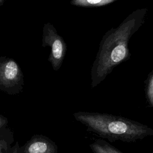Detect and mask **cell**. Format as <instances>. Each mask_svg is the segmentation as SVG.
Listing matches in <instances>:
<instances>
[{
    "label": "cell",
    "mask_w": 153,
    "mask_h": 153,
    "mask_svg": "<svg viewBox=\"0 0 153 153\" xmlns=\"http://www.w3.org/2000/svg\"><path fill=\"white\" fill-rule=\"evenodd\" d=\"M149 153H153V150H152V151H151V152H149Z\"/></svg>",
    "instance_id": "obj_12"
},
{
    "label": "cell",
    "mask_w": 153,
    "mask_h": 153,
    "mask_svg": "<svg viewBox=\"0 0 153 153\" xmlns=\"http://www.w3.org/2000/svg\"><path fill=\"white\" fill-rule=\"evenodd\" d=\"M8 123V119L0 114V130L4 127V126H5Z\"/></svg>",
    "instance_id": "obj_10"
},
{
    "label": "cell",
    "mask_w": 153,
    "mask_h": 153,
    "mask_svg": "<svg viewBox=\"0 0 153 153\" xmlns=\"http://www.w3.org/2000/svg\"><path fill=\"white\" fill-rule=\"evenodd\" d=\"M145 91L146 103L149 108L153 109V70L145 81Z\"/></svg>",
    "instance_id": "obj_8"
},
{
    "label": "cell",
    "mask_w": 153,
    "mask_h": 153,
    "mask_svg": "<svg viewBox=\"0 0 153 153\" xmlns=\"http://www.w3.org/2000/svg\"><path fill=\"white\" fill-rule=\"evenodd\" d=\"M75 120L101 137L113 142H135L153 136V129L139 122L107 113L79 111L74 114Z\"/></svg>",
    "instance_id": "obj_2"
},
{
    "label": "cell",
    "mask_w": 153,
    "mask_h": 153,
    "mask_svg": "<svg viewBox=\"0 0 153 153\" xmlns=\"http://www.w3.org/2000/svg\"><path fill=\"white\" fill-rule=\"evenodd\" d=\"M89 146L93 153H124L103 140H96Z\"/></svg>",
    "instance_id": "obj_6"
},
{
    "label": "cell",
    "mask_w": 153,
    "mask_h": 153,
    "mask_svg": "<svg viewBox=\"0 0 153 153\" xmlns=\"http://www.w3.org/2000/svg\"><path fill=\"white\" fill-rule=\"evenodd\" d=\"M42 47H49L50 53L48 58L54 71H58L65 59L67 46L64 39L57 33L56 29L50 22L44 25Z\"/></svg>",
    "instance_id": "obj_4"
},
{
    "label": "cell",
    "mask_w": 153,
    "mask_h": 153,
    "mask_svg": "<svg viewBox=\"0 0 153 153\" xmlns=\"http://www.w3.org/2000/svg\"><path fill=\"white\" fill-rule=\"evenodd\" d=\"M7 145L6 142L3 139H0V153H4L7 149Z\"/></svg>",
    "instance_id": "obj_9"
},
{
    "label": "cell",
    "mask_w": 153,
    "mask_h": 153,
    "mask_svg": "<svg viewBox=\"0 0 153 153\" xmlns=\"http://www.w3.org/2000/svg\"><path fill=\"white\" fill-rule=\"evenodd\" d=\"M57 146L48 138L40 135L33 136L24 145L16 143L13 153H57Z\"/></svg>",
    "instance_id": "obj_5"
},
{
    "label": "cell",
    "mask_w": 153,
    "mask_h": 153,
    "mask_svg": "<svg viewBox=\"0 0 153 153\" xmlns=\"http://www.w3.org/2000/svg\"><path fill=\"white\" fill-rule=\"evenodd\" d=\"M24 78L22 70L13 58L0 56V91L16 94L22 90Z\"/></svg>",
    "instance_id": "obj_3"
},
{
    "label": "cell",
    "mask_w": 153,
    "mask_h": 153,
    "mask_svg": "<svg viewBox=\"0 0 153 153\" xmlns=\"http://www.w3.org/2000/svg\"><path fill=\"white\" fill-rule=\"evenodd\" d=\"M147 11L146 8L133 11L120 25L103 36L91 69L92 88L104 81L117 66L130 58L129 41L144 23Z\"/></svg>",
    "instance_id": "obj_1"
},
{
    "label": "cell",
    "mask_w": 153,
    "mask_h": 153,
    "mask_svg": "<svg viewBox=\"0 0 153 153\" xmlns=\"http://www.w3.org/2000/svg\"><path fill=\"white\" fill-rule=\"evenodd\" d=\"M117 0H71L70 4L81 7H97L107 5Z\"/></svg>",
    "instance_id": "obj_7"
},
{
    "label": "cell",
    "mask_w": 153,
    "mask_h": 153,
    "mask_svg": "<svg viewBox=\"0 0 153 153\" xmlns=\"http://www.w3.org/2000/svg\"><path fill=\"white\" fill-rule=\"evenodd\" d=\"M6 0H0V7H1L2 5H3V4H4L5 1Z\"/></svg>",
    "instance_id": "obj_11"
}]
</instances>
